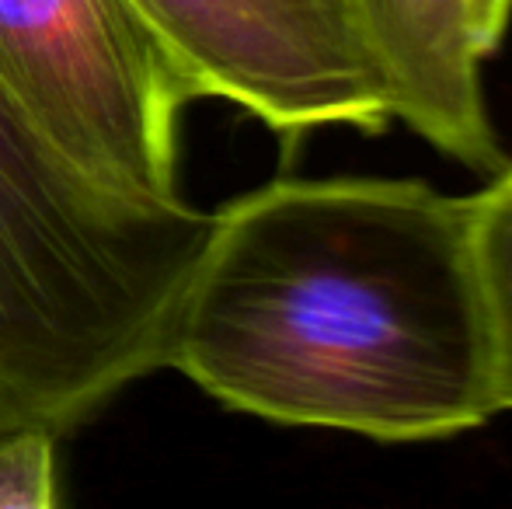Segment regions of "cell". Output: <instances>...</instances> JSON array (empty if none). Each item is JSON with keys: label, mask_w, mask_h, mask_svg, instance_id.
Masks as SVG:
<instances>
[{"label": "cell", "mask_w": 512, "mask_h": 509, "mask_svg": "<svg viewBox=\"0 0 512 509\" xmlns=\"http://www.w3.org/2000/svg\"><path fill=\"white\" fill-rule=\"evenodd\" d=\"M471 252L499 412H512V161L474 192Z\"/></svg>", "instance_id": "6"}, {"label": "cell", "mask_w": 512, "mask_h": 509, "mask_svg": "<svg viewBox=\"0 0 512 509\" xmlns=\"http://www.w3.org/2000/svg\"><path fill=\"white\" fill-rule=\"evenodd\" d=\"M196 77L272 133H384L391 84L356 0H133Z\"/></svg>", "instance_id": "4"}, {"label": "cell", "mask_w": 512, "mask_h": 509, "mask_svg": "<svg viewBox=\"0 0 512 509\" xmlns=\"http://www.w3.org/2000/svg\"><path fill=\"white\" fill-rule=\"evenodd\" d=\"M391 84L394 119L450 161L492 178L506 168L485 98L467 0H356Z\"/></svg>", "instance_id": "5"}, {"label": "cell", "mask_w": 512, "mask_h": 509, "mask_svg": "<svg viewBox=\"0 0 512 509\" xmlns=\"http://www.w3.org/2000/svg\"><path fill=\"white\" fill-rule=\"evenodd\" d=\"M474 192L276 178L209 213L164 367L230 412L380 443L499 415L471 252Z\"/></svg>", "instance_id": "1"}, {"label": "cell", "mask_w": 512, "mask_h": 509, "mask_svg": "<svg viewBox=\"0 0 512 509\" xmlns=\"http://www.w3.org/2000/svg\"><path fill=\"white\" fill-rule=\"evenodd\" d=\"M56 506V433L14 429L0 433V509Z\"/></svg>", "instance_id": "7"}, {"label": "cell", "mask_w": 512, "mask_h": 509, "mask_svg": "<svg viewBox=\"0 0 512 509\" xmlns=\"http://www.w3.org/2000/svg\"><path fill=\"white\" fill-rule=\"evenodd\" d=\"M0 88L98 192L133 206L185 199L182 116L203 91L133 0H0Z\"/></svg>", "instance_id": "3"}, {"label": "cell", "mask_w": 512, "mask_h": 509, "mask_svg": "<svg viewBox=\"0 0 512 509\" xmlns=\"http://www.w3.org/2000/svg\"><path fill=\"white\" fill-rule=\"evenodd\" d=\"M209 213L133 206L67 168L0 88V433L81 426L164 370Z\"/></svg>", "instance_id": "2"}, {"label": "cell", "mask_w": 512, "mask_h": 509, "mask_svg": "<svg viewBox=\"0 0 512 509\" xmlns=\"http://www.w3.org/2000/svg\"><path fill=\"white\" fill-rule=\"evenodd\" d=\"M512 21V0H467V32L481 60L499 53Z\"/></svg>", "instance_id": "8"}]
</instances>
